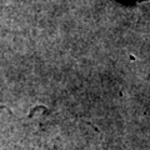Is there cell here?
Instances as JSON below:
<instances>
[{"instance_id":"obj_1","label":"cell","mask_w":150,"mask_h":150,"mask_svg":"<svg viewBox=\"0 0 150 150\" xmlns=\"http://www.w3.org/2000/svg\"><path fill=\"white\" fill-rule=\"evenodd\" d=\"M3 109H4V108H3V106H1V108H0V111H1V110H3Z\"/></svg>"}]
</instances>
